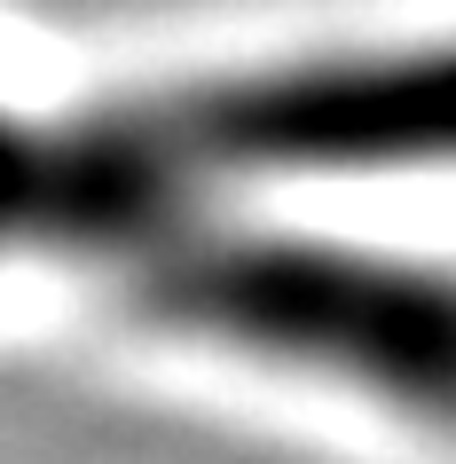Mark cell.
<instances>
[{
  "instance_id": "obj_1",
  "label": "cell",
  "mask_w": 456,
  "mask_h": 464,
  "mask_svg": "<svg viewBox=\"0 0 456 464\" xmlns=\"http://www.w3.org/2000/svg\"><path fill=\"white\" fill-rule=\"evenodd\" d=\"M126 276L166 323L456 425V276L299 237H213L189 220H173Z\"/></svg>"
},
{
  "instance_id": "obj_2",
  "label": "cell",
  "mask_w": 456,
  "mask_h": 464,
  "mask_svg": "<svg viewBox=\"0 0 456 464\" xmlns=\"http://www.w3.org/2000/svg\"><path fill=\"white\" fill-rule=\"evenodd\" d=\"M158 173L173 166H456V48L323 63L158 102L126 126Z\"/></svg>"
},
{
  "instance_id": "obj_3",
  "label": "cell",
  "mask_w": 456,
  "mask_h": 464,
  "mask_svg": "<svg viewBox=\"0 0 456 464\" xmlns=\"http://www.w3.org/2000/svg\"><path fill=\"white\" fill-rule=\"evenodd\" d=\"M166 220V181L119 142H40L24 126L0 119V237L32 245H87V252H126Z\"/></svg>"
}]
</instances>
